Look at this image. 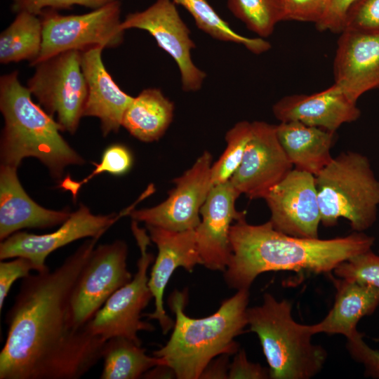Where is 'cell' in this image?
Segmentation results:
<instances>
[{"instance_id":"ffe728a7","label":"cell","mask_w":379,"mask_h":379,"mask_svg":"<svg viewBox=\"0 0 379 379\" xmlns=\"http://www.w3.org/2000/svg\"><path fill=\"white\" fill-rule=\"evenodd\" d=\"M101 47L81 52V65L88 95L84 117L100 121L103 136L119 131L124 112L133 97L123 91L112 78L102 60Z\"/></svg>"},{"instance_id":"5bb4252c","label":"cell","mask_w":379,"mask_h":379,"mask_svg":"<svg viewBox=\"0 0 379 379\" xmlns=\"http://www.w3.org/2000/svg\"><path fill=\"white\" fill-rule=\"evenodd\" d=\"M264 199L275 230L296 237L319 238L321 212L314 175L293 168Z\"/></svg>"},{"instance_id":"9a60e30c","label":"cell","mask_w":379,"mask_h":379,"mask_svg":"<svg viewBox=\"0 0 379 379\" xmlns=\"http://www.w3.org/2000/svg\"><path fill=\"white\" fill-rule=\"evenodd\" d=\"M293 169L277 135L276 125L252 122V133L231 183L250 199H263Z\"/></svg>"},{"instance_id":"9c48e42d","label":"cell","mask_w":379,"mask_h":379,"mask_svg":"<svg viewBox=\"0 0 379 379\" xmlns=\"http://www.w3.org/2000/svg\"><path fill=\"white\" fill-rule=\"evenodd\" d=\"M27 88L56 121L62 131L74 134L84 117L88 88L81 52L65 51L36 63Z\"/></svg>"},{"instance_id":"484cf974","label":"cell","mask_w":379,"mask_h":379,"mask_svg":"<svg viewBox=\"0 0 379 379\" xmlns=\"http://www.w3.org/2000/svg\"><path fill=\"white\" fill-rule=\"evenodd\" d=\"M43 27L40 17L28 12L16 13L13 21L0 34V62L27 60L32 66L42 46Z\"/></svg>"},{"instance_id":"f35d334b","label":"cell","mask_w":379,"mask_h":379,"mask_svg":"<svg viewBox=\"0 0 379 379\" xmlns=\"http://www.w3.org/2000/svg\"><path fill=\"white\" fill-rule=\"evenodd\" d=\"M230 354H221L213 359L204 369L200 378H228Z\"/></svg>"},{"instance_id":"603a6c76","label":"cell","mask_w":379,"mask_h":379,"mask_svg":"<svg viewBox=\"0 0 379 379\" xmlns=\"http://www.w3.org/2000/svg\"><path fill=\"white\" fill-rule=\"evenodd\" d=\"M276 130L294 168L316 176L333 159L335 133L295 121L280 122Z\"/></svg>"},{"instance_id":"ab89813d","label":"cell","mask_w":379,"mask_h":379,"mask_svg":"<svg viewBox=\"0 0 379 379\" xmlns=\"http://www.w3.org/2000/svg\"><path fill=\"white\" fill-rule=\"evenodd\" d=\"M373 340L375 342L379 343V337L374 338Z\"/></svg>"},{"instance_id":"7c38bea8","label":"cell","mask_w":379,"mask_h":379,"mask_svg":"<svg viewBox=\"0 0 379 379\" xmlns=\"http://www.w3.org/2000/svg\"><path fill=\"white\" fill-rule=\"evenodd\" d=\"M173 0H156L143 11L126 15L121 27L125 31L139 29L149 33L177 64L182 89L194 92L201 88L206 74L192 61L191 53L195 44Z\"/></svg>"},{"instance_id":"3957f363","label":"cell","mask_w":379,"mask_h":379,"mask_svg":"<svg viewBox=\"0 0 379 379\" xmlns=\"http://www.w3.org/2000/svg\"><path fill=\"white\" fill-rule=\"evenodd\" d=\"M187 290L173 291L168 305L175 319L166 344L153 352L161 365L169 368L178 379H197L208 364L221 354H233L239 349L234 338L248 326L246 310L249 289H240L225 300L218 310L204 318L185 313Z\"/></svg>"},{"instance_id":"30bf717a","label":"cell","mask_w":379,"mask_h":379,"mask_svg":"<svg viewBox=\"0 0 379 379\" xmlns=\"http://www.w3.org/2000/svg\"><path fill=\"white\" fill-rule=\"evenodd\" d=\"M127 256L128 246L122 240L94 248L71 297L70 319L75 328H84L107 299L132 279Z\"/></svg>"},{"instance_id":"4316f807","label":"cell","mask_w":379,"mask_h":379,"mask_svg":"<svg viewBox=\"0 0 379 379\" xmlns=\"http://www.w3.org/2000/svg\"><path fill=\"white\" fill-rule=\"evenodd\" d=\"M192 16L197 27L213 39L244 46L255 54L267 51L270 44L261 37L249 38L237 33L215 11L207 0H173Z\"/></svg>"},{"instance_id":"d6986e66","label":"cell","mask_w":379,"mask_h":379,"mask_svg":"<svg viewBox=\"0 0 379 379\" xmlns=\"http://www.w3.org/2000/svg\"><path fill=\"white\" fill-rule=\"evenodd\" d=\"M272 112L280 122L295 121L333 133L361 114L357 102L335 84L311 95L284 97L273 105Z\"/></svg>"},{"instance_id":"d590c367","label":"cell","mask_w":379,"mask_h":379,"mask_svg":"<svg viewBox=\"0 0 379 379\" xmlns=\"http://www.w3.org/2000/svg\"><path fill=\"white\" fill-rule=\"evenodd\" d=\"M347 349L354 360L361 364L366 375L379 379V351L370 347L358 332L347 339Z\"/></svg>"},{"instance_id":"8fae6325","label":"cell","mask_w":379,"mask_h":379,"mask_svg":"<svg viewBox=\"0 0 379 379\" xmlns=\"http://www.w3.org/2000/svg\"><path fill=\"white\" fill-rule=\"evenodd\" d=\"M212 160L211 153L204 151L191 168L173 180L175 187L166 200L151 208L133 209L129 213L132 220L176 232L195 230L213 187Z\"/></svg>"},{"instance_id":"5b68a950","label":"cell","mask_w":379,"mask_h":379,"mask_svg":"<svg viewBox=\"0 0 379 379\" xmlns=\"http://www.w3.org/2000/svg\"><path fill=\"white\" fill-rule=\"evenodd\" d=\"M247 324L258 335L272 379H310L324 367L327 352L312 343L307 325L296 322L292 305L263 295L260 305L248 307Z\"/></svg>"},{"instance_id":"4dcf8cb0","label":"cell","mask_w":379,"mask_h":379,"mask_svg":"<svg viewBox=\"0 0 379 379\" xmlns=\"http://www.w3.org/2000/svg\"><path fill=\"white\" fill-rule=\"evenodd\" d=\"M333 272L339 278L355 281L379 290V255L371 249L343 261Z\"/></svg>"},{"instance_id":"4fadbf2b","label":"cell","mask_w":379,"mask_h":379,"mask_svg":"<svg viewBox=\"0 0 379 379\" xmlns=\"http://www.w3.org/2000/svg\"><path fill=\"white\" fill-rule=\"evenodd\" d=\"M142 199L140 197L135 204ZM133 206L119 214L95 215L87 206L80 204L79 208L71 213L60 227L52 232L35 234L19 231L1 241L0 260L25 257L34 262L37 272H44L48 269L45 261L52 252L83 238H100L120 218L129 215L134 209Z\"/></svg>"},{"instance_id":"e575fe53","label":"cell","mask_w":379,"mask_h":379,"mask_svg":"<svg viewBox=\"0 0 379 379\" xmlns=\"http://www.w3.org/2000/svg\"><path fill=\"white\" fill-rule=\"evenodd\" d=\"M283 20L311 22L315 24L324 11L326 0H279Z\"/></svg>"},{"instance_id":"8992f818","label":"cell","mask_w":379,"mask_h":379,"mask_svg":"<svg viewBox=\"0 0 379 379\" xmlns=\"http://www.w3.org/2000/svg\"><path fill=\"white\" fill-rule=\"evenodd\" d=\"M315 179L324 226H335L342 218L349 221L354 232H364L375 223L379 206V180L366 156L357 152H343Z\"/></svg>"},{"instance_id":"7a4b0ae2","label":"cell","mask_w":379,"mask_h":379,"mask_svg":"<svg viewBox=\"0 0 379 379\" xmlns=\"http://www.w3.org/2000/svg\"><path fill=\"white\" fill-rule=\"evenodd\" d=\"M232 255L224 279L229 288L249 289L260 274L270 271L329 274L347 259L371 249L375 238L354 232L345 237L321 239L290 236L269 221L249 224L246 215L230 228Z\"/></svg>"},{"instance_id":"7402d4cb","label":"cell","mask_w":379,"mask_h":379,"mask_svg":"<svg viewBox=\"0 0 379 379\" xmlns=\"http://www.w3.org/2000/svg\"><path fill=\"white\" fill-rule=\"evenodd\" d=\"M328 275L335 288L334 304L323 320L307 325V328L312 335L340 334L350 339L359 332L357 326L359 320L371 315L379 305V290L355 281Z\"/></svg>"},{"instance_id":"ba28073f","label":"cell","mask_w":379,"mask_h":379,"mask_svg":"<svg viewBox=\"0 0 379 379\" xmlns=\"http://www.w3.org/2000/svg\"><path fill=\"white\" fill-rule=\"evenodd\" d=\"M131 229L140 251L137 272L129 282L107 299L86 327L91 333L105 340L123 337L142 345L138 332L155 329L152 324L141 319L142 311L154 298L148 286L147 272L154 258L147 251L151 239L145 230L140 228L135 220Z\"/></svg>"},{"instance_id":"52a82bcc","label":"cell","mask_w":379,"mask_h":379,"mask_svg":"<svg viewBox=\"0 0 379 379\" xmlns=\"http://www.w3.org/2000/svg\"><path fill=\"white\" fill-rule=\"evenodd\" d=\"M121 13L120 0L79 15H64L55 10H44L39 15L43 27L41 50L32 66L65 51L117 48L123 43L125 33Z\"/></svg>"},{"instance_id":"f546056e","label":"cell","mask_w":379,"mask_h":379,"mask_svg":"<svg viewBox=\"0 0 379 379\" xmlns=\"http://www.w3.org/2000/svg\"><path fill=\"white\" fill-rule=\"evenodd\" d=\"M133 162L132 153L126 146L122 144H113L105 149L100 163H93L95 168L87 177L78 181L67 175L60 181L59 187L70 192L75 200L81 187L95 175L103 173L114 175H124L131 168Z\"/></svg>"},{"instance_id":"f1b7e54d","label":"cell","mask_w":379,"mask_h":379,"mask_svg":"<svg viewBox=\"0 0 379 379\" xmlns=\"http://www.w3.org/2000/svg\"><path fill=\"white\" fill-rule=\"evenodd\" d=\"M252 133V122L241 121L232 126L225 135L226 147L211 166L213 186L230 180L239 167Z\"/></svg>"},{"instance_id":"74e56055","label":"cell","mask_w":379,"mask_h":379,"mask_svg":"<svg viewBox=\"0 0 379 379\" xmlns=\"http://www.w3.org/2000/svg\"><path fill=\"white\" fill-rule=\"evenodd\" d=\"M229 379H266L270 378L269 369L259 364L250 361L244 350H239L230 364Z\"/></svg>"},{"instance_id":"44dd1931","label":"cell","mask_w":379,"mask_h":379,"mask_svg":"<svg viewBox=\"0 0 379 379\" xmlns=\"http://www.w3.org/2000/svg\"><path fill=\"white\" fill-rule=\"evenodd\" d=\"M71 215L67 210L44 208L23 189L17 168H0V240L25 228L44 229L60 225Z\"/></svg>"},{"instance_id":"e0dca14e","label":"cell","mask_w":379,"mask_h":379,"mask_svg":"<svg viewBox=\"0 0 379 379\" xmlns=\"http://www.w3.org/2000/svg\"><path fill=\"white\" fill-rule=\"evenodd\" d=\"M149 236L157 248L158 254L152 267L148 286L154 299V312L142 314L159 324L164 334L173 327L174 321L164 307V293L168 282L178 267L192 272L197 265H202L194 230L176 232L146 225Z\"/></svg>"},{"instance_id":"2e32d148","label":"cell","mask_w":379,"mask_h":379,"mask_svg":"<svg viewBox=\"0 0 379 379\" xmlns=\"http://www.w3.org/2000/svg\"><path fill=\"white\" fill-rule=\"evenodd\" d=\"M240 195L230 181L213 186L201 208V220L194 230L202 265L208 270L225 272L230 262L231 226L246 215L236 208Z\"/></svg>"},{"instance_id":"83f0119b","label":"cell","mask_w":379,"mask_h":379,"mask_svg":"<svg viewBox=\"0 0 379 379\" xmlns=\"http://www.w3.org/2000/svg\"><path fill=\"white\" fill-rule=\"evenodd\" d=\"M230 11L260 37H267L283 21L279 0H227Z\"/></svg>"},{"instance_id":"ac0fdd59","label":"cell","mask_w":379,"mask_h":379,"mask_svg":"<svg viewBox=\"0 0 379 379\" xmlns=\"http://www.w3.org/2000/svg\"><path fill=\"white\" fill-rule=\"evenodd\" d=\"M335 84L354 102L379 88V33L345 29L334 60Z\"/></svg>"},{"instance_id":"1f68e13d","label":"cell","mask_w":379,"mask_h":379,"mask_svg":"<svg viewBox=\"0 0 379 379\" xmlns=\"http://www.w3.org/2000/svg\"><path fill=\"white\" fill-rule=\"evenodd\" d=\"M345 29L379 33V0H357L349 9Z\"/></svg>"},{"instance_id":"277c9868","label":"cell","mask_w":379,"mask_h":379,"mask_svg":"<svg viewBox=\"0 0 379 379\" xmlns=\"http://www.w3.org/2000/svg\"><path fill=\"white\" fill-rule=\"evenodd\" d=\"M0 111L4 121L1 165L18 168L23 159L34 157L61 181L67 166L85 162L63 138L57 121L33 101L16 70L0 77Z\"/></svg>"},{"instance_id":"6da1fadb","label":"cell","mask_w":379,"mask_h":379,"mask_svg":"<svg viewBox=\"0 0 379 379\" xmlns=\"http://www.w3.org/2000/svg\"><path fill=\"white\" fill-rule=\"evenodd\" d=\"M99 239L86 241L53 271L22 279L6 314L0 379H79L102 359L106 340L70 319L73 289Z\"/></svg>"},{"instance_id":"836d02e7","label":"cell","mask_w":379,"mask_h":379,"mask_svg":"<svg viewBox=\"0 0 379 379\" xmlns=\"http://www.w3.org/2000/svg\"><path fill=\"white\" fill-rule=\"evenodd\" d=\"M37 272L34 262L25 257H15L13 260L0 262V310L1 311L13 283L19 279L29 276L30 272Z\"/></svg>"},{"instance_id":"d6a6232c","label":"cell","mask_w":379,"mask_h":379,"mask_svg":"<svg viewBox=\"0 0 379 379\" xmlns=\"http://www.w3.org/2000/svg\"><path fill=\"white\" fill-rule=\"evenodd\" d=\"M112 0H12L11 9L15 13L28 12L36 15L46 9L55 11L70 9L80 6L95 9Z\"/></svg>"},{"instance_id":"d4e9b609","label":"cell","mask_w":379,"mask_h":379,"mask_svg":"<svg viewBox=\"0 0 379 379\" xmlns=\"http://www.w3.org/2000/svg\"><path fill=\"white\" fill-rule=\"evenodd\" d=\"M101 359V379H137L154 366L161 365V359L148 356L141 345L123 337L105 341Z\"/></svg>"},{"instance_id":"cb8c5ba5","label":"cell","mask_w":379,"mask_h":379,"mask_svg":"<svg viewBox=\"0 0 379 379\" xmlns=\"http://www.w3.org/2000/svg\"><path fill=\"white\" fill-rule=\"evenodd\" d=\"M174 104L159 88L142 90L126 109L121 126L138 140L150 142L161 138L171 125Z\"/></svg>"},{"instance_id":"8d00e7d4","label":"cell","mask_w":379,"mask_h":379,"mask_svg":"<svg viewBox=\"0 0 379 379\" xmlns=\"http://www.w3.org/2000/svg\"><path fill=\"white\" fill-rule=\"evenodd\" d=\"M357 0H326L324 11L315 24L319 31L341 33L350 7Z\"/></svg>"}]
</instances>
